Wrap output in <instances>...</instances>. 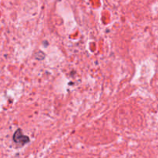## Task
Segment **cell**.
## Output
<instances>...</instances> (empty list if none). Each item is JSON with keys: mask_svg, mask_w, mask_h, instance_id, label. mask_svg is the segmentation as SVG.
<instances>
[{"mask_svg": "<svg viewBox=\"0 0 158 158\" xmlns=\"http://www.w3.org/2000/svg\"><path fill=\"white\" fill-rule=\"evenodd\" d=\"M13 140L18 145L23 146L27 143H29V138L27 136H25L22 134L21 130L18 129L15 132L14 135H13Z\"/></svg>", "mask_w": 158, "mask_h": 158, "instance_id": "obj_1", "label": "cell"}]
</instances>
